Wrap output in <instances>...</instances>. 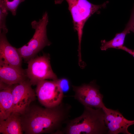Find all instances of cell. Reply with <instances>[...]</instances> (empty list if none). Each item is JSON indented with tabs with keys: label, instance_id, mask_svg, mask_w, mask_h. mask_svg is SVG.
Masks as SVG:
<instances>
[{
	"label": "cell",
	"instance_id": "6da1fadb",
	"mask_svg": "<svg viewBox=\"0 0 134 134\" xmlns=\"http://www.w3.org/2000/svg\"><path fill=\"white\" fill-rule=\"evenodd\" d=\"M71 106L62 102L52 108L30 105L20 114L26 134H61L62 126L68 120Z\"/></svg>",
	"mask_w": 134,
	"mask_h": 134
},
{
	"label": "cell",
	"instance_id": "7a4b0ae2",
	"mask_svg": "<svg viewBox=\"0 0 134 134\" xmlns=\"http://www.w3.org/2000/svg\"><path fill=\"white\" fill-rule=\"evenodd\" d=\"M84 107L81 115L68 121L61 134H107L108 130L104 122L102 108L95 109L87 106Z\"/></svg>",
	"mask_w": 134,
	"mask_h": 134
},
{
	"label": "cell",
	"instance_id": "3957f363",
	"mask_svg": "<svg viewBox=\"0 0 134 134\" xmlns=\"http://www.w3.org/2000/svg\"><path fill=\"white\" fill-rule=\"evenodd\" d=\"M64 0H55V4H60ZM72 19L74 29L78 35V54L81 55V45L83 31L85 23L92 15L100 9L105 7L109 1L100 5L92 3L87 0H65Z\"/></svg>",
	"mask_w": 134,
	"mask_h": 134
},
{
	"label": "cell",
	"instance_id": "277c9868",
	"mask_svg": "<svg viewBox=\"0 0 134 134\" xmlns=\"http://www.w3.org/2000/svg\"><path fill=\"white\" fill-rule=\"evenodd\" d=\"M48 22V16L46 11L38 21L35 20L31 22L32 28L35 30L32 38L26 44L17 48L25 61L27 62L35 57L45 47L51 44L47 34V26Z\"/></svg>",
	"mask_w": 134,
	"mask_h": 134
},
{
	"label": "cell",
	"instance_id": "5b68a950",
	"mask_svg": "<svg viewBox=\"0 0 134 134\" xmlns=\"http://www.w3.org/2000/svg\"><path fill=\"white\" fill-rule=\"evenodd\" d=\"M27 62L28 65L25 70L26 74L32 85H36L39 82L43 80L58 79L52 70L48 55L36 56Z\"/></svg>",
	"mask_w": 134,
	"mask_h": 134
},
{
	"label": "cell",
	"instance_id": "8992f818",
	"mask_svg": "<svg viewBox=\"0 0 134 134\" xmlns=\"http://www.w3.org/2000/svg\"><path fill=\"white\" fill-rule=\"evenodd\" d=\"M57 80H41L36 85V96L40 103L45 107H53L62 102L64 93Z\"/></svg>",
	"mask_w": 134,
	"mask_h": 134
},
{
	"label": "cell",
	"instance_id": "52a82bcc",
	"mask_svg": "<svg viewBox=\"0 0 134 134\" xmlns=\"http://www.w3.org/2000/svg\"><path fill=\"white\" fill-rule=\"evenodd\" d=\"M72 87L75 92L74 98L84 106L98 109L105 105L103 101V96L95 81Z\"/></svg>",
	"mask_w": 134,
	"mask_h": 134
},
{
	"label": "cell",
	"instance_id": "ba28073f",
	"mask_svg": "<svg viewBox=\"0 0 134 134\" xmlns=\"http://www.w3.org/2000/svg\"><path fill=\"white\" fill-rule=\"evenodd\" d=\"M32 85L28 79L14 85L12 91V112L22 114L35 100L36 94Z\"/></svg>",
	"mask_w": 134,
	"mask_h": 134
},
{
	"label": "cell",
	"instance_id": "9c48e42d",
	"mask_svg": "<svg viewBox=\"0 0 134 134\" xmlns=\"http://www.w3.org/2000/svg\"><path fill=\"white\" fill-rule=\"evenodd\" d=\"M102 109L104 113V119L108 130V134H131L128 128L134 124V120L126 118L118 110H114L107 108L105 105Z\"/></svg>",
	"mask_w": 134,
	"mask_h": 134
},
{
	"label": "cell",
	"instance_id": "30bf717a",
	"mask_svg": "<svg viewBox=\"0 0 134 134\" xmlns=\"http://www.w3.org/2000/svg\"><path fill=\"white\" fill-rule=\"evenodd\" d=\"M22 59L17 49L8 41L6 34L0 32V63L23 70L21 66Z\"/></svg>",
	"mask_w": 134,
	"mask_h": 134
},
{
	"label": "cell",
	"instance_id": "8fae6325",
	"mask_svg": "<svg viewBox=\"0 0 134 134\" xmlns=\"http://www.w3.org/2000/svg\"><path fill=\"white\" fill-rule=\"evenodd\" d=\"M27 78L25 70L0 63V81L11 86L21 83Z\"/></svg>",
	"mask_w": 134,
	"mask_h": 134
},
{
	"label": "cell",
	"instance_id": "7c38bea8",
	"mask_svg": "<svg viewBox=\"0 0 134 134\" xmlns=\"http://www.w3.org/2000/svg\"><path fill=\"white\" fill-rule=\"evenodd\" d=\"M23 133L20 114L13 112L6 119L0 121V134H22Z\"/></svg>",
	"mask_w": 134,
	"mask_h": 134
},
{
	"label": "cell",
	"instance_id": "4fadbf2b",
	"mask_svg": "<svg viewBox=\"0 0 134 134\" xmlns=\"http://www.w3.org/2000/svg\"><path fill=\"white\" fill-rule=\"evenodd\" d=\"M14 85L0 90V121L6 119L12 112V91Z\"/></svg>",
	"mask_w": 134,
	"mask_h": 134
},
{
	"label": "cell",
	"instance_id": "5bb4252c",
	"mask_svg": "<svg viewBox=\"0 0 134 134\" xmlns=\"http://www.w3.org/2000/svg\"><path fill=\"white\" fill-rule=\"evenodd\" d=\"M130 33V31L125 28L122 32L116 34L115 37L110 40L107 41L105 39L101 40L100 47L101 50L106 51L110 48L122 50L124 46L126 36Z\"/></svg>",
	"mask_w": 134,
	"mask_h": 134
},
{
	"label": "cell",
	"instance_id": "9a60e30c",
	"mask_svg": "<svg viewBox=\"0 0 134 134\" xmlns=\"http://www.w3.org/2000/svg\"><path fill=\"white\" fill-rule=\"evenodd\" d=\"M25 0H0V5L10 11L12 15H16L18 7L20 4Z\"/></svg>",
	"mask_w": 134,
	"mask_h": 134
},
{
	"label": "cell",
	"instance_id": "2e32d148",
	"mask_svg": "<svg viewBox=\"0 0 134 134\" xmlns=\"http://www.w3.org/2000/svg\"><path fill=\"white\" fill-rule=\"evenodd\" d=\"M8 11L4 7L0 5V32L6 34L8 32L6 24V18L8 14Z\"/></svg>",
	"mask_w": 134,
	"mask_h": 134
},
{
	"label": "cell",
	"instance_id": "e0dca14e",
	"mask_svg": "<svg viewBox=\"0 0 134 134\" xmlns=\"http://www.w3.org/2000/svg\"><path fill=\"white\" fill-rule=\"evenodd\" d=\"M57 83L61 89L63 93L68 91L70 88V83L67 79L62 78L57 80Z\"/></svg>",
	"mask_w": 134,
	"mask_h": 134
},
{
	"label": "cell",
	"instance_id": "ac0fdd59",
	"mask_svg": "<svg viewBox=\"0 0 134 134\" xmlns=\"http://www.w3.org/2000/svg\"><path fill=\"white\" fill-rule=\"evenodd\" d=\"M129 31L134 33V6L131 12L130 17L125 28Z\"/></svg>",
	"mask_w": 134,
	"mask_h": 134
},
{
	"label": "cell",
	"instance_id": "d6986e66",
	"mask_svg": "<svg viewBox=\"0 0 134 134\" xmlns=\"http://www.w3.org/2000/svg\"><path fill=\"white\" fill-rule=\"evenodd\" d=\"M122 50H123L128 52L134 58V50L130 49L124 46L122 48Z\"/></svg>",
	"mask_w": 134,
	"mask_h": 134
}]
</instances>
